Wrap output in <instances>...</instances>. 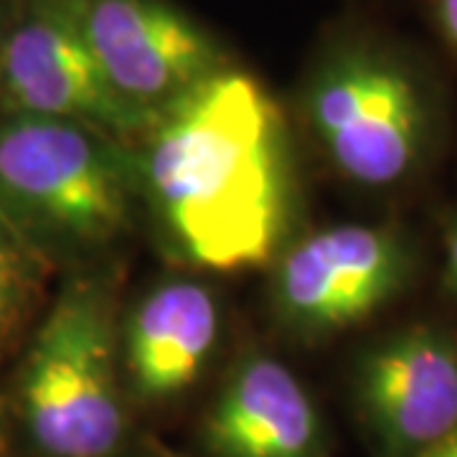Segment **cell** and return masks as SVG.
<instances>
[{
	"mask_svg": "<svg viewBox=\"0 0 457 457\" xmlns=\"http://www.w3.org/2000/svg\"><path fill=\"white\" fill-rule=\"evenodd\" d=\"M0 99L8 114L79 122L107 137H143L158 112L122 97L102 74L59 0H29L0 46Z\"/></svg>",
	"mask_w": 457,
	"mask_h": 457,
	"instance_id": "4",
	"label": "cell"
},
{
	"mask_svg": "<svg viewBox=\"0 0 457 457\" xmlns=\"http://www.w3.org/2000/svg\"><path fill=\"white\" fill-rule=\"evenodd\" d=\"M29 272L11 245L0 237V351L21 326L29 303Z\"/></svg>",
	"mask_w": 457,
	"mask_h": 457,
	"instance_id": "11",
	"label": "cell"
},
{
	"mask_svg": "<svg viewBox=\"0 0 457 457\" xmlns=\"http://www.w3.org/2000/svg\"><path fill=\"white\" fill-rule=\"evenodd\" d=\"M3 445H5V417H3V404H0V453H3Z\"/></svg>",
	"mask_w": 457,
	"mask_h": 457,
	"instance_id": "15",
	"label": "cell"
},
{
	"mask_svg": "<svg viewBox=\"0 0 457 457\" xmlns=\"http://www.w3.org/2000/svg\"><path fill=\"white\" fill-rule=\"evenodd\" d=\"M122 97L161 112L224 69L212 36L163 0H59Z\"/></svg>",
	"mask_w": 457,
	"mask_h": 457,
	"instance_id": "6",
	"label": "cell"
},
{
	"mask_svg": "<svg viewBox=\"0 0 457 457\" xmlns=\"http://www.w3.org/2000/svg\"><path fill=\"white\" fill-rule=\"evenodd\" d=\"M143 179L179 249L201 267L264 262L285 221L282 132L252 77L221 69L143 135Z\"/></svg>",
	"mask_w": 457,
	"mask_h": 457,
	"instance_id": "1",
	"label": "cell"
},
{
	"mask_svg": "<svg viewBox=\"0 0 457 457\" xmlns=\"http://www.w3.org/2000/svg\"><path fill=\"white\" fill-rule=\"evenodd\" d=\"M219 333L212 293L194 282H168L132 312L125 363L143 399H170L201 374Z\"/></svg>",
	"mask_w": 457,
	"mask_h": 457,
	"instance_id": "10",
	"label": "cell"
},
{
	"mask_svg": "<svg viewBox=\"0 0 457 457\" xmlns=\"http://www.w3.org/2000/svg\"><path fill=\"white\" fill-rule=\"evenodd\" d=\"M445 272L447 285L457 293V216L445 227Z\"/></svg>",
	"mask_w": 457,
	"mask_h": 457,
	"instance_id": "12",
	"label": "cell"
},
{
	"mask_svg": "<svg viewBox=\"0 0 457 457\" xmlns=\"http://www.w3.org/2000/svg\"><path fill=\"white\" fill-rule=\"evenodd\" d=\"M437 21H440L442 36L457 49V0H437Z\"/></svg>",
	"mask_w": 457,
	"mask_h": 457,
	"instance_id": "13",
	"label": "cell"
},
{
	"mask_svg": "<svg viewBox=\"0 0 457 457\" xmlns=\"http://www.w3.org/2000/svg\"><path fill=\"white\" fill-rule=\"evenodd\" d=\"M18 414L46 457H112L125 435L114 376L112 303L97 279H74L33 336L18 376Z\"/></svg>",
	"mask_w": 457,
	"mask_h": 457,
	"instance_id": "2",
	"label": "cell"
},
{
	"mask_svg": "<svg viewBox=\"0 0 457 457\" xmlns=\"http://www.w3.org/2000/svg\"><path fill=\"white\" fill-rule=\"evenodd\" d=\"M420 457H457V429H453L442 442H437L432 450H427Z\"/></svg>",
	"mask_w": 457,
	"mask_h": 457,
	"instance_id": "14",
	"label": "cell"
},
{
	"mask_svg": "<svg viewBox=\"0 0 457 457\" xmlns=\"http://www.w3.org/2000/svg\"><path fill=\"white\" fill-rule=\"evenodd\" d=\"M110 137L79 122L8 114L0 122V201L41 231L104 242L128 219Z\"/></svg>",
	"mask_w": 457,
	"mask_h": 457,
	"instance_id": "3",
	"label": "cell"
},
{
	"mask_svg": "<svg viewBox=\"0 0 457 457\" xmlns=\"http://www.w3.org/2000/svg\"><path fill=\"white\" fill-rule=\"evenodd\" d=\"M212 457H328L326 425L297 376L267 356L246 359L209 409Z\"/></svg>",
	"mask_w": 457,
	"mask_h": 457,
	"instance_id": "9",
	"label": "cell"
},
{
	"mask_svg": "<svg viewBox=\"0 0 457 457\" xmlns=\"http://www.w3.org/2000/svg\"><path fill=\"white\" fill-rule=\"evenodd\" d=\"M3 38H5V33H3V13H0V46H3Z\"/></svg>",
	"mask_w": 457,
	"mask_h": 457,
	"instance_id": "16",
	"label": "cell"
},
{
	"mask_svg": "<svg viewBox=\"0 0 457 457\" xmlns=\"http://www.w3.org/2000/svg\"><path fill=\"white\" fill-rule=\"evenodd\" d=\"M404 242L392 228H323L279 262L275 293L282 312L311 330H338L381 308L407 278Z\"/></svg>",
	"mask_w": 457,
	"mask_h": 457,
	"instance_id": "8",
	"label": "cell"
},
{
	"mask_svg": "<svg viewBox=\"0 0 457 457\" xmlns=\"http://www.w3.org/2000/svg\"><path fill=\"white\" fill-rule=\"evenodd\" d=\"M311 120L330 161L361 186H392L425 143V104L407 74L374 54L328 69L311 97Z\"/></svg>",
	"mask_w": 457,
	"mask_h": 457,
	"instance_id": "5",
	"label": "cell"
},
{
	"mask_svg": "<svg viewBox=\"0 0 457 457\" xmlns=\"http://www.w3.org/2000/svg\"><path fill=\"white\" fill-rule=\"evenodd\" d=\"M356 404L378 457H420L457 429V341L414 326L371 348Z\"/></svg>",
	"mask_w": 457,
	"mask_h": 457,
	"instance_id": "7",
	"label": "cell"
}]
</instances>
